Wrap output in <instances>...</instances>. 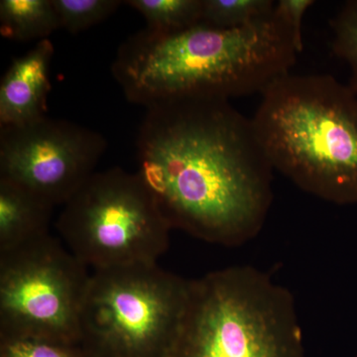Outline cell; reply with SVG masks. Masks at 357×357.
Instances as JSON below:
<instances>
[{"label": "cell", "mask_w": 357, "mask_h": 357, "mask_svg": "<svg viewBox=\"0 0 357 357\" xmlns=\"http://www.w3.org/2000/svg\"><path fill=\"white\" fill-rule=\"evenodd\" d=\"M136 159V175L171 229L238 246L264 227L274 170L251 119L229 100L185 98L149 107Z\"/></svg>", "instance_id": "6da1fadb"}, {"label": "cell", "mask_w": 357, "mask_h": 357, "mask_svg": "<svg viewBox=\"0 0 357 357\" xmlns=\"http://www.w3.org/2000/svg\"><path fill=\"white\" fill-rule=\"evenodd\" d=\"M298 54L274 8L271 15L232 29L204 23L177 33L143 28L119 46L112 74L128 102L147 109L185 98L261 95L290 74Z\"/></svg>", "instance_id": "7a4b0ae2"}, {"label": "cell", "mask_w": 357, "mask_h": 357, "mask_svg": "<svg viewBox=\"0 0 357 357\" xmlns=\"http://www.w3.org/2000/svg\"><path fill=\"white\" fill-rule=\"evenodd\" d=\"M274 171L303 191L357 204V95L330 75H292L261 93L251 119Z\"/></svg>", "instance_id": "3957f363"}, {"label": "cell", "mask_w": 357, "mask_h": 357, "mask_svg": "<svg viewBox=\"0 0 357 357\" xmlns=\"http://www.w3.org/2000/svg\"><path fill=\"white\" fill-rule=\"evenodd\" d=\"M164 357H305L292 294L251 266L191 280L182 325Z\"/></svg>", "instance_id": "277c9868"}, {"label": "cell", "mask_w": 357, "mask_h": 357, "mask_svg": "<svg viewBox=\"0 0 357 357\" xmlns=\"http://www.w3.org/2000/svg\"><path fill=\"white\" fill-rule=\"evenodd\" d=\"M190 281L141 263L93 270L81 316L82 345L122 357H164L182 325Z\"/></svg>", "instance_id": "5b68a950"}, {"label": "cell", "mask_w": 357, "mask_h": 357, "mask_svg": "<svg viewBox=\"0 0 357 357\" xmlns=\"http://www.w3.org/2000/svg\"><path fill=\"white\" fill-rule=\"evenodd\" d=\"M56 227L93 270L157 263L172 229L136 173L119 167L93 174L62 206Z\"/></svg>", "instance_id": "8992f818"}, {"label": "cell", "mask_w": 357, "mask_h": 357, "mask_svg": "<svg viewBox=\"0 0 357 357\" xmlns=\"http://www.w3.org/2000/svg\"><path fill=\"white\" fill-rule=\"evenodd\" d=\"M88 267L48 234L0 255V333L82 344Z\"/></svg>", "instance_id": "52a82bcc"}, {"label": "cell", "mask_w": 357, "mask_h": 357, "mask_svg": "<svg viewBox=\"0 0 357 357\" xmlns=\"http://www.w3.org/2000/svg\"><path fill=\"white\" fill-rule=\"evenodd\" d=\"M102 134L48 115L0 128V178L63 206L86 182L107 151Z\"/></svg>", "instance_id": "ba28073f"}, {"label": "cell", "mask_w": 357, "mask_h": 357, "mask_svg": "<svg viewBox=\"0 0 357 357\" xmlns=\"http://www.w3.org/2000/svg\"><path fill=\"white\" fill-rule=\"evenodd\" d=\"M54 53L51 40L45 39L14 59L0 83V128L23 126L47 116Z\"/></svg>", "instance_id": "9c48e42d"}, {"label": "cell", "mask_w": 357, "mask_h": 357, "mask_svg": "<svg viewBox=\"0 0 357 357\" xmlns=\"http://www.w3.org/2000/svg\"><path fill=\"white\" fill-rule=\"evenodd\" d=\"M54 208L30 190L0 178V255L50 234Z\"/></svg>", "instance_id": "30bf717a"}, {"label": "cell", "mask_w": 357, "mask_h": 357, "mask_svg": "<svg viewBox=\"0 0 357 357\" xmlns=\"http://www.w3.org/2000/svg\"><path fill=\"white\" fill-rule=\"evenodd\" d=\"M60 29L53 0H1L0 33L11 41L49 39Z\"/></svg>", "instance_id": "8fae6325"}, {"label": "cell", "mask_w": 357, "mask_h": 357, "mask_svg": "<svg viewBox=\"0 0 357 357\" xmlns=\"http://www.w3.org/2000/svg\"><path fill=\"white\" fill-rule=\"evenodd\" d=\"M146 21L148 29L177 33L202 23L204 0H128L124 1Z\"/></svg>", "instance_id": "7c38bea8"}, {"label": "cell", "mask_w": 357, "mask_h": 357, "mask_svg": "<svg viewBox=\"0 0 357 357\" xmlns=\"http://www.w3.org/2000/svg\"><path fill=\"white\" fill-rule=\"evenodd\" d=\"M273 0H204L202 23L222 28L243 27L273 13Z\"/></svg>", "instance_id": "4fadbf2b"}, {"label": "cell", "mask_w": 357, "mask_h": 357, "mask_svg": "<svg viewBox=\"0 0 357 357\" xmlns=\"http://www.w3.org/2000/svg\"><path fill=\"white\" fill-rule=\"evenodd\" d=\"M121 0H53L60 29L77 34L109 20Z\"/></svg>", "instance_id": "5bb4252c"}, {"label": "cell", "mask_w": 357, "mask_h": 357, "mask_svg": "<svg viewBox=\"0 0 357 357\" xmlns=\"http://www.w3.org/2000/svg\"><path fill=\"white\" fill-rule=\"evenodd\" d=\"M0 357H83V347L39 335L0 333Z\"/></svg>", "instance_id": "9a60e30c"}, {"label": "cell", "mask_w": 357, "mask_h": 357, "mask_svg": "<svg viewBox=\"0 0 357 357\" xmlns=\"http://www.w3.org/2000/svg\"><path fill=\"white\" fill-rule=\"evenodd\" d=\"M333 53L351 69L347 86L357 95V0H349L331 20Z\"/></svg>", "instance_id": "2e32d148"}, {"label": "cell", "mask_w": 357, "mask_h": 357, "mask_svg": "<svg viewBox=\"0 0 357 357\" xmlns=\"http://www.w3.org/2000/svg\"><path fill=\"white\" fill-rule=\"evenodd\" d=\"M314 0H279L275 3V13L288 26L292 33L298 53L304 48L303 44V17L310 7L314 6Z\"/></svg>", "instance_id": "e0dca14e"}, {"label": "cell", "mask_w": 357, "mask_h": 357, "mask_svg": "<svg viewBox=\"0 0 357 357\" xmlns=\"http://www.w3.org/2000/svg\"><path fill=\"white\" fill-rule=\"evenodd\" d=\"M83 347V345H82ZM83 357H122L112 356V354H103V352L93 351V349H86L83 347Z\"/></svg>", "instance_id": "ac0fdd59"}]
</instances>
